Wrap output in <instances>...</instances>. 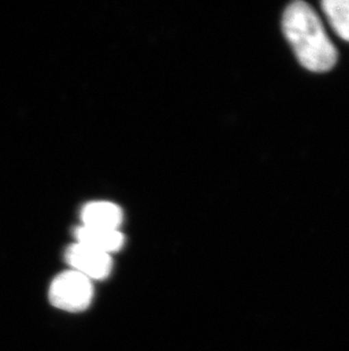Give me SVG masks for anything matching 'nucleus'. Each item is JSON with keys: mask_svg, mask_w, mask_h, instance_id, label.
<instances>
[{"mask_svg": "<svg viewBox=\"0 0 349 351\" xmlns=\"http://www.w3.org/2000/svg\"><path fill=\"white\" fill-rule=\"evenodd\" d=\"M283 30L293 47L302 66L323 73L336 65L338 53L326 36L315 10L304 1L287 7L283 17Z\"/></svg>", "mask_w": 349, "mask_h": 351, "instance_id": "1", "label": "nucleus"}, {"mask_svg": "<svg viewBox=\"0 0 349 351\" xmlns=\"http://www.w3.org/2000/svg\"><path fill=\"white\" fill-rule=\"evenodd\" d=\"M92 281L84 275L68 269L53 278L49 287L51 305L65 312H83L93 300Z\"/></svg>", "mask_w": 349, "mask_h": 351, "instance_id": "2", "label": "nucleus"}, {"mask_svg": "<svg viewBox=\"0 0 349 351\" xmlns=\"http://www.w3.org/2000/svg\"><path fill=\"white\" fill-rule=\"evenodd\" d=\"M65 258L70 269L84 275L91 281L105 280L112 271V256L77 242L67 249Z\"/></svg>", "mask_w": 349, "mask_h": 351, "instance_id": "3", "label": "nucleus"}, {"mask_svg": "<svg viewBox=\"0 0 349 351\" xmlns=\"http://www.w3.org/2000/svg\"><path fill=\"white\" fill-rule=\"evenodd\" d=\"M76 241L98 252L112 256L124 247L125 238L119 230L96 229L81 226L75 231Z\"/></svg>", "mask_w": 349, "mask_h": 351, "instance_id": "4", "label": "nucleus"}, {"mask_svg": "<svg viewBox=\"0 0 349 351\" xmlns=\"http://www.w3.org/2000/svg\"><path fill=\"white\" fill-rule=\"evenodd\" d=\"M82 226L96 229L119 230L122 209L112 202H94L84 206L81 213Z\"/></svg>", "mask_w": 349, "mask_h": 351, "instance_id": "5", "label": "nucleus"}, {"mask_svg": "<svg viewBox=\"0 0 349 351\" xmlns=\"http://www.w3.org/2000/svg\"><path fill=\"white\" fill-rule=\"evenodd\" d=\"M321 7L333 31L349 43V0H324Z\"/></svg>", "mask_w": 349, "mask_h": 351, "instance_id": "6", "label": "nucleus"}]
</instances>
